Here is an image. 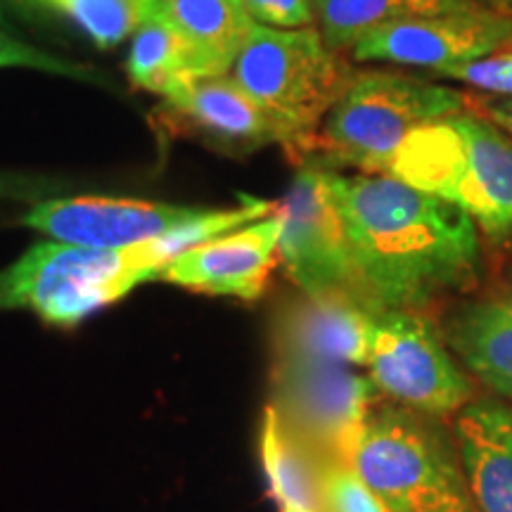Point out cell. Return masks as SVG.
Masks as SVG:
<instances>
[{
  "label": "cell",
  "mask_w": 512,
  "mask_h": 512,
  "mask_svg": "<svg viewBox=\"0 0 512 512\" xmlns=\"http://www.w3.org/2000/svg\"><path fill=\"white\" fill-rule=\"evenodd\" d=\"M328 183L375 309L418 311L475 283L482 247L467 211L387 174L328 169Z\"/></svg>",
  "instance_id": "1"
},
{
  "label": "cell",
  "mask_w": 512,
  "mask_h": 512,
  "mask_svg": "<svg viewBox=\"0 0 512 512\" xmlns=\"http://www.w3.org/2000/svg\"><path fill=\"white\" fill-rule=\"evenodd\" d=\"M278 202L242 197L235 209H209L183 233L138 247L98 249L46 240L29 247L15 264L0 271V311L29 309L50 325L72 328L105 309L138 285L162 278L171 259L273 214Z\"/></svg>",
  "instance_id": "2"
},
{
  "label": "cell",
  "mask_w": 512,
  "mask_h": 512,
  "mask_svg": "<svg viewBox=\"0 0 512 512\" xmlns=\"http://www.w3.org/2000/svg\"><path fill=\"white\" fill-rule=\"evenodd\" d=\"M384 174L456 204L491 238L512 235V138L477 112L413 131Z\"/></svg>",
  "instance_id": "3"
},
{
  "label": "cell",
  "mask_w": 512,
  "mask_h": 512,
  "mask_svg": "<svg viewBox=\"0 0 512 512\" xmlns=\"http://www.w3.org/2000/svg\"><path fill=\"white\" fill-rule=\"evenodd\" d=\"M354 74L325 46L318 27L271 29L254 24L230 76L264 107L294 164L316 155L318 133Z\"/></svg>",
  "instance_id": "4"
},
{
  "label": "cell",
  "mask_w": 512,
  "mask_h": 512,
  "mask_svg": "<svg viewBox=\"0 0 512 512\" xmlns=\"http://www.w3.org/2000/svg\"><path fill=\"white\" fill-rule=\"evenodd\" d=\"M351 467L389 512H475L458 439L408 406L370 411Z\"/></svg>",
  "instance_id": "5"
},
{
  "label": "cell",
  "mask_w": 512,
  "mask_h": 512,
  "mask_svg": "<svg viewBox=\"0 0 512 512\" xmlns=\"http://www.w3.org/2000/svg\"><path fill=\"white\" fill-rule=\"evenodd\" d=\"M463 110L465 95L444 83L396 69H354L320 126L316 155L330 169L354 166L361 174H384L413 131Z\"/></svg>",
  "instance_id": "6"
},
{
  "label": "cell",
  "mask_w": 512,
  "mask_h": 512,
  "mask_svg": "<svg viewBox=\"0 0 512 512\" xmlns=\"http://www.w3.org/2000/svg\"><path fill=\"white\" fill-rule=\"evenodd\" d=\"M375 392L370 377L344 363L275 358L271 406L323 463L351 465Z\"/></svg>",
  "instance_id": "7"
},
{
  "label": "cell",
  "mask_w": 512,
  "mask_h": 512,
  "mask_svg": "<svg viewBox=\"0 0 512 512\" xmlns=\"http://www.w3.org/2000/svg\"><path fill=\"white\" fill-rule=\"evenodd\" d=\"M368 370L375 387L413 411H463L472 389L437 328L418 311L382 309L370 318Z\"/></svg>",
  "instance_id": "8"
},
{
  "label": "cell",
  "mask_w": 512,
  "mask_h": 512,
  "mask_svg": "<svg viewBox=\"0 0 512 512\" xmlns=\"http://www.w3.org/2000/svg\"><path fill=\"white\" fill-rule=\"evenodd\" d=\"M283 214L280 261L294 285L309 297L347 294L375 309L358 275L347 230L328 183V169L302 164L278 202Z\"/></svg>",
  "instance_id": "9"
},
{
  "label": "cell",
  "mask_w": 512,
  "mask_h": 512,
  "mask_svg": "<svg viewBox=\"0 0 512 512\" xmlns=\"http://www.w3.org/2000/svg\"><path fill=\"white\" fill-rule=\"evenodd\" d=\"M512 43V12L479 8L384 24L351 50L358 64L422 69L441 76L460 64L482 60Z\"/></svg>",
  "instance_id": "10"
},
{
  "label": "cell",
  "mask_w": 512,
  "mask_h": 512,
  "mask_svg": "<svg viewBox=\"0 0 512 512\" xmlns=\"http://www.w3.org/2000/svg\"><path fill=\"white\" fill-rule=\"evenodd\" d=\"M209 209L114 197H50L34 202L22 226L64 245L121 249L183 233Z\"/></svg>",
  "instance_id": "11"
},
{
  "label": "cell",
  "mask_w": 512,
  "mask_h": 512,
  "mask_svg": "<svg viewBox=\"0 0 512 512\" xmlns=\"http://www.w3.org/2000/svg\"><path fill=\"white\" fill-rule=\"evenodd\" d=\"M283 214H273L230 233L188 247L171 259L162 278L195 292L221 297L259 299L280 259Z\"/></svg>",
  "instance_id": "12"
},
{
  "label": "cell",
  "mask_w": 512,
  "mask_h": 512,
  "mask_svg": "<svg viewBox=\"0 0 512 512\" xmlns=\"http://www.w3.org/2000/svg\"><path fill=\"white\" fill-rule=\"evenodd\" d=\"M373 309L347 294L302 297L275 316V358L366 366Z\"/></svg>",
  "instance_id": "13"
},
{
  "label": "cell",
  "mask_w": 512,
  "mask_h": 512,
  "mask_svg": "<svg viewBox=\"0 0 512 512\" xmlns=\"http://www.w3.org/2000/svg\"><path fill=\"white\" fill-rule=\"evenodd\" d=\"M162 112L221 150L254 152L280 145L278 126L230 74L183 83L166 95Z\"/></svg>",
  "instance_id": "14"
},
{
  "label": "cell",
  "mask_w": 512,
  "mask_h": 512,
  "mask_svg": "<svg viewBox=\"0 0 512 512\" xmlns=\"http://www.w3.org/2000/svg\"><path fill=\"white\" fill-rule=\"evenodd\" d=\"M460 460L479 512H512V406L470 401L458 413Z\"/></svg>",
  "instance_id": "15"
},
{
  "label": "cell",
  "mask_w": 512,
  "mask_h": 512,
  "mask_svg": "<svg viewBox=\"0 0 512 512\" xmlns=\"http://www.w3.org/2000/svg\"><path fill=\"white\" fill-rule=\"evenodd\" d=\"M446 339L472 375L512 401V287L460 306Z\"/></svg>",
  "instance_id": "16"
},
{
  "label": "cell",
  "mask_w": 512,
  "mask_h": 512,
  "mask_svg": "<svg viewBox=\"0 0 512 512\" xmlns=\"http://www.w3.org/2000/svg\"><path fill=\"white\" fill-rule=\"evenodd\" d=\"M155 8L188 41L200 79L230 74L254 29L242 0H155Z\"/></svg>",
  "instance_id": "17"
},
{
  "label": "cell",
  "mask_w": 512,
  "mask_h": 512,
  "mask_svg": "<svg viewBox=\"0 0 512 512\" xmlns=\"http://www.w3.org/2000/svg\"><path fill=\"white\" fill-rule=\"evenodd\" d=\"M261 460L280 512H328L323 498V460L285 425L273 406L261 427Z\"/></svg>",
  "instance_id": "18"
},
{
  "label": "cell",
  "mask_w": 512,
  "mask_h": 512,
  "mask_svg": "<svg viewBox=\"0 0 512 512\" xmlns=\"http://www.w3.org/2000/svg\"><path fill=\"white\" fill-rule=\"evenodd\" d=\"M484 8L477 0H320L318 31L337 55L351 53L363 36L403 19L472 12Z\"/></svg>",
  "instance_id": "19"
},
{
  "label": "cell",
  "mask_w": 512,
  "mask_h": 512,
  "mask_svg": "<svg viewBox=\"0 0 512 512\" xmlns=\"http://www.w3.org/2000/svg\"><path fill=\"white\" fill-rule=\"evenodd\" d=\"M126 72L133 86L162 98L183 83L200 79L188 41L157 8L131 36Z\"/></svg>",
  "instance_id": "20"
},
{
  "label": "cell",
  "mask_w": 512,
  "mask_h": 512,
  "mask_svg": "<svg viewBox=\"0 0 512 512\" xmlns=\"http://www.w3.org/2000/svg\"><path fill=\"white\" fill-rule=\"evenodd\" d=\"M12 5L62 17L100 50L117 48L155 12V0H12Z\"/></svg>",
  "instance_id": "21"
},
{
  "label": "cell",
  "mask_w": 512,
  "mask_h": 512,
  "mask_svg": "<svg viewBox=\"0 0 512 512\" xmlns=\"http://www.w3.org/2000/svg\"><path fill=\"white\" fill-rule=\"evenodd\" d=\"M3 67L36 69V72L43 74L64 76V79H74L83 83H98V86H107V83H110L98 69L86 67V64L81 62L64 60V57H57L53 53H48V50L29 46V43L0 31V69Z\"/></svg>",
  "instance_id": "22"
},
{
  "label": "cell",
  "mask_w": 512,
  "mask_h": 512,
  "mask_svg": "<svg viewBox=\"0 0 512 512\" xmlns=\"http://www.w3.org/2000/svg\"><path fill=\"white\" fill-rule=\"evenodd\" d=\"M323 498L328 512H389L347 463H323Z\"/></svg>",
  "instance_id": "23"
},
{
  "label": "cell",
  "mask_w": 512,
  "mask_h": 512,
  "mask_svg": "<svg viewBox=\"0 0 512 512\" xmlns=\"http://www.w3.org/2000/svg\"><path fill=\"white\" fill-rule=\"evenodd\" d=\"M489 98H512V50L482 57V60L460 64L439 76Z\"/></svg>",
  "instance_id": "24"
},
{
  "label": "cell",
  "mask_w": 512,
  "mask_h": 512,
  "mask_svg": "<svg viewBox=\"0 0 512 512\" xmlns=\"http://www.w3.org/2000/svg\"><path fill=\"white\" fill-rule=\"evenodd\" d=\"M254 24L271 29L318 27V8L313 0H242Z\"/></svg>",
  "instance_id": "25"
},
{
  "label": "cell",
  "mask_w": 512,
  "mask_h": 512,
  "mask_svg": "<svg viewBox=\"0 0 512 512\" xmlns=\"http://www.w3.org/2000/svg\"><path fill=\"white\" fill-rule=\"evenodd\" d=\"M64 183L48 176L15 174V171H0V200L12 202H41L43 197L62 192Z\"/></svg>",
  "instance_id": "26"
},
{
  "label": "cell",
  "mask_w": 512,
  "mask_h": 512,
  "mask_svg": "<svg viewBox=\"0 0 512 512\" xmlns=\"http://www.w3.org/2000/svg\"><path fill=\"white\" fill-rule=\"evenodd\" d=\"M470 107L479 117L489 119L501 131L512 138V98H489V95H477L470 100Z\"/></svg>",
  "instance_id": "27"
},
{
  "label": "cell",
  "mask_w": 512,
  "mask_h": 512,
  "mask_svg": "<svg viewBox=\"0 0 512 512\" xmlns=\"http://www.w3.org/2000/svg\"><path fill=\"white\" fill-rule=\"evenodd\" d=\"M477 3L484 5V8H491V10H498V12H512L510 0H477Z\"/></svg>",
  "instance_id": "28"
},
{
  "label": "cell",
  "mask_w": 512,
  "mask_h": 512,
  "mask_svg": "<svg viewBox=\"0 0 512 512\" xmlns=\"http://www.w3.org/2000/svg\"><path fill=\"white\" fill-rule=\"evenodd\" d=\"M12 8H15V5H12V0H0V24L8 22Z\"/></svg>",
  "instance_id": "29"
},
{
  "label": "cell",
  "mask_w": 512,
  "mask_h": 512,
  "mask_svg": "<svg viewBox=\"0 0 512 512\" xmlns=\"http://www.w3.org/2000/svg\"><path fill=\"white\" fill-rule=\"evenodd\" d=\"M313 3H316V8H318V5H320V0H313Z\"/></svg>",
  "instance_id": "30"
},
{
  "label": "cell",
  "mask_w": 512,
  "mask_h": 512,
  "mask_svg": "<svg viewBox=\"0 0 512 512\" xmlns=\"http://www.w3.org/2000/svg\"><path fill=\"white\" fill-rule=\"evenodd\" d=\"M510 8H512V0H510Z\"/></svg>",
  "instance_id": "31"
}]
</instances>
